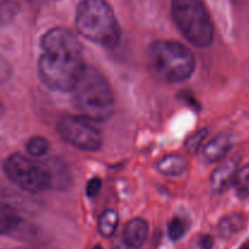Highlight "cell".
Here are the masks:
<instances>
[{
	"label": "cell",
	"mask_w": 249,
	"mask_h": 249,
	"mask_svg": "<svg viewBox=\"0 0 249 249\" xmlns=\"http://www.w3.org/2000/svg\"><path fill=\"white\" fill-rule=\"evenodd\" d=\"M49 148L50 146H49L48 140L43 136H32L26 142V151L33 158H40L45 156L49 152Z\"/></svg>",
	"instance_id": "cell-16"
},
{
	"label": "cell",
	"mask_w": 249,
	"mask_h": 249,
	"mask_svg": "<svg viewBox=\"0 0 249 249\" xmlns=\"http://www.w3.org/2000/svg\"><path fill=\"white\" fill-rule=\"evenodd\" d=\"M2 114H4V107H2V104L0 102V119H1Z\"/></svg>",
	"instance_id": "cell-22"
},
{
	"label": "cell",
	"mask_w": 249,
	"mask_h": 249,
	"mask_svg": "<svg viewBox=\"0 0 249 249\" xmlns=\"http://www.w3.org/2000/svg\"><path fill=\"white\" fill-rule=\"evenodd\" d=\"M2 168L6 177L24 191L40 194L50 190V179L43 162L14 153L5 160Z\"/></svg>",
	"instance_id": "cell-6"
},
{
	"label": "cell",
	"mask_w": 249,
	"mask_h": 249,
	"mask_svg": "<svg viewBox=\"0 0 249 249\" xmlns=\"http://www.w3.org/2000/svg\"><path fill=\"white\" fill-rule=\"evenodd\" d=\"M21 223L18 213L14 207L0 203V235H6L18 228Z\"/></svg>",
	"instance_id": "cell-14"
},
{
	"label": "cell",
	"mask_w": 249,
	"mask_h": 249,
	"mask_svg": "<svg viewBox=\"0 0 249 249\" xmlns=\"http://www.w3.org/2000/svg\"><path fill=\"white\" fill-rule=\"evenodd\" d=\"M232 146L230 135L220 134L212 139L203 148V158L208 163H215L223 160Z\"/></svg>",
	"instance_id": "cell-11"
},
{
	"label": "cell",
	"mask_w": 249,
	"mask_h": 249,
	"mask_svg": "<svg viewBox=\"0 0 249 249\" xmlns=\"http://www.w3.org/2000/svg\"><path fill=\"white\" fill-rule=\"evenodd\" d=\"M157 169L165 177H179L186 169V160L179 155H168L160 158Z\"/></svg>",
	"instance_id": "cell-12"
},
{
	"label": "cell",
	"mask_w": 249,
	"mask_h": 249,
	"mask_svg": "<svg viewBox=\"0 0 249 249\" xmlns=\"http://www.w3.org/2000/svg\"><path fill=\"white\" fill-rule=\"evenodd\" d=\"M240 249H249V243H248V245H245L243 247H241Z\"/></svg>",
	"instance_id": "cell-23"
},
{
	"label": "cell",
	"mask_w": 249,
	"mask_h": 249,
	"mask_svg": "<svg viewBox=\"0 0 249 249\" xmlns=\"http://www.w3.org/2000/svg\"><path fill=\"white\" fill-rule=\"evenodd\" d=\"M12 249H32V248H27V247H18V248H12Z\"/></svg>",
	"instance_id": "cell-24"
},
{
	"label": "cell",
	"mask_w": 249,
	"mask_h": 249,
	"mask_svg": "<svg viewBox=\"0 0 249 249\" xmlns=\"http://www.w3.org/2000/svg\"><path fill=\"white\" fill-rule=\"evenodd\" d=\"M102 187V181L100 178L95 177L92 179H90L87 184V195L89 197H94L101 191Z\"/></svg>",
	"instance_id": "cell-20"
},
{
	"label": "cell",
	"mask_w": 249,
	"mask_h": 249,
	"mask_svg": "<svg viewBox=\"0 0 249 249\" xmlns=\"http://www.w3.org/2000/svg\"><path fill=\"white\" fill-rule=\"evenodd\" d=\"M240 158L231 157L219 165L211 177V189L214 194H224L233 185Z\"/></svg>",
	"instance_id": "cell-8"
},
{
	"label": "cell",
	"mask_w": 249,
	"mask_h": 249,
	"mask_svg": "<svg viewBox=\"0 0 249 249\" xmlns=\"http://www.w3.org/2000/svg\"><path fill=\"white\" fill-rule=\"evenodd\" d=\"M43 164L50 179V190H66L70 186L72 175L66 163L58 158H49L43 160Z\"/></svg>",
	"instance_id": "cell-9"
},
{
	"label": "cell",
	"mask_w": 249,
	"mask_h": 249,
	"mask_svg": "<svg viewBox=\"0 0 249 249\" xmlns=\"http://www.w3.org/2000/svg\"><path fill=\"white\" fill-rule=\"evenodd\" d=\"M245 216L240 213H231L225 215L219 223V232L224 238H230L237 235L245 228Z\"/></svg>",
	"instance_id": "cell-13"
},
{
	"label": "cell",
	"mask_w": 249,
	"mask_h": 249,
	"mask_svg": "<svg viewBox=\"0 0 249 249\" xmlns=\"http://www.w3.org/2000/svg\"><path fill=\"white\" fill-rule=\"evenodd\" d=\"M56 130L73 147L95 152L102 147V134L91 121L82 116H65L58 119Z\"/></svg>",
	"instance_id": "cell-7"
},
{
	"label": "cell",
	"mask_w": 249,
	"mask_h": 249,
	"mask_svg": "<svg viewBox=\"0 0 249 249\" xmlns=\"http://www.w3.org/2000/svg\"><path fill=\"white\" fill-rule=\"evenodd\" d=\"M207 135H208V130L207 129H202V130H198L197 133H195L194 135L190 136L186 140V143H185V147H186V151L191 155H195L199 151V148L203 145L204 140H206Z\"/></svg>",
	"instance_id": "cell-19"
},
{
	"label": "cell",
	"mask_w": 249,
	"mask_h": 249,
	"mask_svg": "<svg viewBox=\"0 0 249 249\" xmlns=\"http://www.w3.org/2000/svg\"><path fill=\"white\" fill-rule=\"evenodd\" d=\"M198 245L201 249H212L213 248V238L209 235L201 236V237H199Z\"/></svg>",
	"instance_id": "cell-21"
},
{
	"label": "cell",
	"mask_w": 249,
	"mask_h": 249,
	"mask_svg": "<svg viewBox=\"0 0 249 249\" xmlns=\"http://www.w3.org/2000/svg\"><path fill=\"white\" fill-rule=\"evenodd\" d=\"M172 16L180 33L197 48L213 43L214 27L202 0H172Z\"/></svg>",
	"instance_id": "cell-5"
},
{
	"label": "cell",
	"mask_w": 249,
	"mask_h": 249,
	"mask_svg": "<svg viewBox=\"0 0 249 249\" xmlns=\"http://www.w3.org/2000/svg\"><path fill=\"white\" fill-rule=\"evenodd\" d=\"M119 216L114 209H107L100 215L97 221V230L102 237H111L118 228Z\"/></svg>",
	"instance_id": "cell-15"
},
{
	"label": "cell",
	"mask_w": 249,
	"mask_h": 249,
	"mask_svg": "<svg viewBox=\"0 0 249 249\" xmlns=\"http://www.w3.org/2000/svg\"><path fill=\"white\" fill-rule=\"evenodd\" d=\"M187 231V224L180 216H174L170 220L169 225H168V233H169L170 240L179 241L182 236L186 233Z\"/></svg>",
	"instance_id": "cell-18"
},
{
	"label": "cell",
	"mask_w": 249,
	"mask_h": 249,
	"mask_svg": "<svg viewBox=\"0 0 249 249\" xmlns=\"http://www.w3.org/2000/svg\"><path fill=\"white\" fill-rule=\"evenodd\" d=\"M94 249H102L101 247H100V246H96V247H95Z\"/></svg>",
	"instance_id": "cell-25"
},
{
	"label": "cell",
	"mask_w": 249,
	"mask_h": 249,
	"mask_svg": "<svg viewBox=\"0 0 249 249\" xmlns=\"http://www.w3.org/2000/svg\"><path fill=\"white\" fill-rule=\"evenodd\" d=\"M74 22L80 36L102 48H116L121 40L118 21L106 0H82Z\"/></svg>",
	"instance_id": "cell-2"
},
{
	"label": "cell",
	"mask_w": 249,
	"mask_h": 249,
	"mask_svg": "<svg viewBox=\"0 0 249 249\" xmlns=\"http://www.w3.org/2000/svg\"><path fill=\"white\" fill-rule=\"evenodd\" d=\"M148 58L155 72L170 83H181L195 72L196 60L187 46L177 40L160 39L148 48Z\"/></svg>",
	"instance_id": "cell-4"
},
{
	"label": "cell",
	"mask_w": 249,
	"mask_h": 249,
	"mask_svg": "<svg viewBox=\"0 0 249 249\" xmlns=\"http://www.w3.org/2000/svg\"><path fill=\"white\" fill-rule=\"evenodd\" d=\"M38 72L44 84L56 91H73L87 65L83 46L73 32L55 27L40 40Z\"/></svg>",
	"instance_id": "cell-1"
},
{
	"label": "cell",
	"mask_w": 249,
	"mask_h": 249,
	"mask_svg": "<svg viewBox=\"0 0 249 249\" xmlns=\"http://www.w3.org/2000/svg\"><path fill=\"white\" fill-rule=\"evenodd\" d=\"M233 187L240 198H247L249 196V163L237 170Z\"/></svg>",
	"instance_id": "cell-17"
},
{
	"label": "cell",
	"mask_w": 249,
	"mask_h": 249,
	"mask_svg": "<svg viewBox=\"0 0 249 249\" xmlns=\"http://www.w3.org/2000/svg\"><path fill=\"white\" fill-rule=\"evenodd\" d=\"M73 101L82 117L104 122L114 112V94L108 80L100 71L88 67L73 89Z\"/></svg>",
	"instance_id": "cell-3"
},
{
	"label": "cell",
	"mask_w": 249,
	"mask_h": 249,
	"mask_svg": "<svg viewBox=\"0 0 249 249\" xmlns=\"http://www.w3.org/2000/svg\"><path fill=\"white\" fill-rule=\"evenodd\" d=\"M148 236V224L142 218H134L124 228L123 241L129 248L139 249L143 246Z\"/></svg>",
	"instance_id": "cell-10"
}]
</instances>
